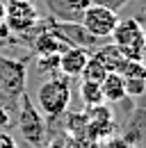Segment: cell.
<instances>
[{
  "label": "cell",
  "instance_id": "6da1fadb",
  "mask_svg": "<svg viewBox=\"0 0 146 148\" xmlns=\"http://www.w3.org/2000/svg\"><path fill=\"white\" fill-rule=\"evenodd\" d=\"M71 105V87H69V77L62 73L50 75L48 80H43L36 89V110L41 112V116H46L48 121H55L59 116H64Z\"/></svg>",
  "mask_w": 146,
  "mask_h": 148
},
{
  "label": "cell",
  "instance_id": "7a4b0ae2",
  "mask_svg": "<svg viewBox=\"0 0 146 148\" xmlns=\"http://www.w3.org/2000/svg\"><path fill=\"white\" fill-rule=\"evenodd\" d=\"M28 69L25 62L9 59L0 53V107L9 110V103L18 110L21 96L25 93Z\"/></svg>",
  "mask_w": 146,
  "mask_h": 148
},
{
  "label": "cell",
  "instance_id": "3957f363",
  "mask_svg": "<svg viewBox=\"0 0 146 148\" xmlns=\"http://www.w3.org/2000/svg\"><path fill=\"white\" fill-rule=\"evenodd\" d=\"M112 43L119 48V53L123 59H135L139 62V55H142V48L146 43V30L144 25L137 18H119L116 27L112 30Z\"/></svg>",
  "mask_w": 146,
  "mask_h": 148
},
{
  "label": "cell",
  "instance_id": "277c9868",
  "mask_svg": "<svg viewBox=\"0 0 146 148\" xmlns=\"http://www.w3.org/2000/svg\"><path fill=\"white\" fill-rule=\"evenodd\" d=\"M78 23L89 32L91 37L110 39L112 30H114L116 23H119V14H116L114 9L105 7V5H96V2H91L89 7L80 14V21H78Z\"/></svg>",
  "mask_w": 146,
  "mask_h": 148
},
{
  "label": "cell",
  "instance_id": "5b68a950",
  "mask_svg": "<svg viewBox=\"0 0 146 148\" xmlns=\"http://www.w3.org/2000/svg\"><path fill=\"white\" fill-rule=\"evenodd\" d=\"M18 130L23 134V139L30 144V146H41L43 141V134H46V125L41 121V112L36 110V105H32L28 100V96L23 93L21 96V103H18Z\"/></svg>",
  "mask_w": 146,
  "mask_h": 148
},
{
  "label": "cell",
  "instance_id": "8992f818",
  "mask_svg": "<svg viewBox=\"0 0 146 148\" xmlns=\"http://www.w3.org/2000/svg\"><path fill=\"white\" fill-rule=\"evenodd\" d=\"M5 23L14 34H25L39 25V12L30 0H9L5 2Z\"/></svg>",
  "mask_w": 146,
  "mask_h": 148
},
{
  "label": "cell",
  "instance_id": "52a82bcc",
  "mask_svg": "<svg viewBox=\"0 0 146 148\" xmlns=\"http://www.w3.org/2000/svg\"><path fill=\"white\" fill-rule=\"evenodd\" d=\"M89 55L91 53H87L82 46H69L64 53H59V73L66 77H80Z\"/></svg>",
  "mask_w": 146,
  "mask_h": 148
},
{
  "label": "cell",
  "instance_id": "ba28073f",
  "mask_svg": "<svg viewBox=\"0 0 146 148\" xmlns=\"http://www.w3.org/2000/svg\"><path fill=\"white\" fill-rule=\"evenodd\" d=\"M69 46H71V43L62 37V34H57L53 27L41 30V32L36 34V39L32 41V48H34L36 55H59V53H64Z\"/></svg>",
  "mask_w": 146,
  "mask_h": 148
},
{
  "label": "cell",
  "instance_id": "9c48e42d",
  "mask_svg": "<svg viewBox=\"0 0 146 148\" xmlns=\"http://www.w3.org/2000/svg\"><path fill=\"white\" fill-rule=\"evenodd\" d=\"M101 89H103V100L105 103H119L126 98V87H123V75L119 71H110L103 82H101Z\"/></svg>",
  "mask_w": 146,
  "mask_h": 148
},
{
  "label": "cell",
  "instance_id": "30bf717a",
  "mask_svg": "<svg viewBox=\"0 0 146 148\" xmlns=\"http://www.w3.org/2000/svg\"><path fill=\"white\" fill-rule=\"evenodd\" d=\"M80 98L87 107H96V105H103V89H101V82H89V80H80Z\"/></svg>",
  "mask_w": 146,
  "mask_h": 148
},
{
  "label": "cell",
  "instance_id": "8fae6325",
  "mask_svg": "<svg viewBox=\"0 0 146 148\" xmlns=\"http://www.w3.org/2000/svg\"><path fill=\"white\" fill-rule=\"evenodd\" d=\"M91 55L98 57V59L105 64L107 71H119V66H121V62H123V57H121L119 48H116L114 43H110V46H98V50H94Z\"/></svg>",
  "mask_w": 146,
  "mask_h": 148
},
{
  "label": "cell",
  "instance_id": "7c38bea8",
  "mask_svg": "<svg viewBox=\"0 0 146 148\" xmlns=\"http://www.w3.org/2000/svg\"><path fill=\"white\" fill-rule=\"evenodd\" d=\"M107 73L110 71L105 69V64H103L96 55H89V59H87V64H85L80 77H82V80H89V82H103V77Z\"/></svg>",
  "mask_w": 146,
  "mask_h": 148
},
{
  "label": "cell",
  "instance_id": "4fadbf2b",
  "mask_svg": "<svg viewBox=\"0 0 146 148\" xmlns=\"http://www.w3.org/2000/svg\"><path fill=\"white\" fill-rule=\"evenodd\" d=\"M126 98H142L146 91V77H123Z\"/></svg>",
  "mask_w": 146,
  "mask_h": 148
},
{
  "label": "cell",
  "instance_id": "5bb4252c",
  "mask_svg": "<svg viewBox=\"0 0 146 148\" xmlns=\"http://www.w3.org/2000/svg\"><path fill=\"white\" fill-rule=\"evenodd\" d=\"M101 148H130V141L126 137H107V141Z\"/></svg>",
  "mask_w": 146,
  "mask_h": 148
},
{
  "label": "cell",
  "instance_id": "9a60e30c",
  "mask_svg": "<svg viewBox=\"0 0 146 148\" xmlns=\"http://www.w3.org/2000/svg\"><path fill=\"white\" fill-rule=\"evenodd\" d=\"M12 39H14V32L7 27V23H0V48L9 46V43H12Z\"/></svg>",
  "mask_w": 146,
  "mask_h": 148
},
{
  "label": "cell",
  "instance_id": "2e32d148",
  "mask_svg": "<svg viewBox=\"0 0 146 148\" xmlns=\"http://www.w3.org/2000/svg\"><path fill=\"white\" fill-rule=\"evenodd\" d=\"M0 148H18L16 139L9 132H5V130H0Z\"/></svg>",
  "mask_w": 146,
  "mask_h": 148
},
{
  "label": "cell",
  "instance_id": "e0dca14e",
  "mask_svg": "<svg viewBox=\"0 0 146 148\" xmlns=\"http://www.w3.org/2000/svg\"><path fill=\"white\" fill-rule=\"evenodd\" d=\"M91 2H96V5H105L110 9H114V12H119L123 5H126L128 0H91Z\"/></svg>",
  "mask_w": 146,
  "mask_h": 148
},
{
  "label": "cell",
  "instance_id": "ac0fdd59",
  "mask_svg": "<svg viewBox=\"0 0 146 148\" xmlns=\"http://www.w3.org/2000/svg\"><path fill=\"white\" fill-rule=\"evenodd\" d=\"M12 123H14V121H12V112L5 110V107H0V130L9 128Z\"/></svg>",
  "mask_w": 146,
  "mask_h": 148
},
{
  "label": "cell",
  "instance_id": "d6986e66",
  "mask_svg": "<svg viewBox=\"0 0 146 148\" xmlns=\"http://www.w3.org/2000/svg\"><path fill=\"white\" fill-rule=\"evenodd\" d=\"M139 62H142V66L146 69V43H144V48H142V55H139Z\"/></svg>",
  "mask_w": 146,
  "mask_h": 148
},
{
  "label": "cell",
  "instance_id": "ffe728a7",
  "mask_svg": "<svg viewBox=\"0 0 146 148\" xmlns=\"http://www.w3.org/2000/svg\"><path fill=\"white\" fill-rule=\"evenodd\" d=\"M0 23H5V2L0 0Z\"/></svg>",
  "mask_w": 146,
  "mask_h": 148
},
{
  "label": "cell",
  "instance_id": "44dd1931",
  "mask_svg": "<svg viewBox=\"0 0 146 148\" xmlns=\"http://www.w3.org/2000/svg\"><path fill=\"white\" fill-rule=\"evenodd\" d=\"M144 30H146V27H144Z\"/></svg>",
  "mask_w": 146,
  "mask_h": 148
}]
</instances>
